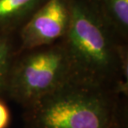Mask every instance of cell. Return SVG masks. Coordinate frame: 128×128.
<instances>
[{
    "mask_svg": "<svg viewBox=\"0 0 128 128\" xmlns=\"http://www.w3.org/2000/svg\"><path fill=\"white\" fill-rule=\"evenodd\" d=\"M17 34H0V96L7 97L10 71L17 52Z\"/></svg>",
    "mask_w": 128,
    "mask_h": 128,
    "instance_id": "52a82bcc",
    "label": "cell"
},
{
    "mask_svg": "<svg viewBox=\"0 0 128 128\" xmlns=\"http://www.w3.org/2000/svg\"><path fill=\"white\" fill-rule=\"evenodd\" d=\"M71 0H46L17 33L18 51L61 41L69 29Z\"/></svg>",
    "mask_w": 128,
    "mask_h": 128,
    "instance_id": "277c9868",
    "label": "cell"
},
{
    "mask_svg": "<svg viewBox=\"0 0 128 128\" xmlns=\"http://www.w3.org/2000/svg\"><path fill=\"white\" fill-rule=\"evenodd\" d=\"M127 97L66 82L25 109L27 128H128Z\"/></svg>",
    "mask_w": 128,
    "mask_h": 128,
    "instance_id": "7a4b0ae2",
    "label": "cell"
},
{
    "mask_svg": "<svg viewBox=\"0 0 128 128\" xmlns=\"http://www.w3.org/2000/svg\"><path fill=\"white\" fill-rule=\"evenodd\" d=\"M46 0H0V34H17Z\"/></svg>",
    "mask_w": 128,
    "mask_h": 128,
    "instance_id": "5b68a950",
    "label": "cell"
},
{
    "mask_svg": "<svg viewBox=\"0 0 128 128\" xmlns=\"http://www.w3.org/2000/svg\"><path fill=\"white\" fill-rule=\"evenodd\" d=\"M69 66L61 41L18 51L10 71L7 97L28 108L68 82Z\"/></svg>",
    "mask_w": 128,
    "mask_h": 128,
    "instance_id": "3957f363",
    "label": "cell"
},
{
    "mask_svg": "<svg viewBox=\"0 0 128 128\" xmlns=\"http://www.w3.org/2000/svg\"><path fill=\"white\" fill-rule=\"evenodd\" d=\"M105 19L128 42V0H95Z\"/></svg>",
    "mask_w": 128,
    "mask_h": 128,
    "instance_id": "8992f818",
    "label": "cell"
},
{
    "mask_svg": "<svg viewBox=\"0 0 128 128\" xmlns=\"http://www.w3.org/2000/svg\"><path fill=\"white\" fill-rule=\"evenodd\" d=\"M69 29L62 39L68 82L113 90L128 96V42L98 8L95 0H71Z\"/></svg>",
    "mask_w": 128,
    "mask_h": 128,
    "instance_id": "6da1fadb",
    "label": "cell"
},
{
    "mask_svg": "<svg viewBox=\"0 0 128 128\" xmlns=\"http://www.w3.org/2000/svg\"><path fill=\"white\" fill-rule=\"evenodd\" d=\"M10 123L11 112L5 102V98L0 96V128H8Z\"/></svg>",
    "mask_w": 128,
    "mask_h": 128,
    "instance_id": "ba28073f",
    "label": "cell"
}]
</instances>
